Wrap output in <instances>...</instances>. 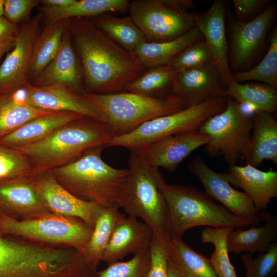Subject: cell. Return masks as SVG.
<instances>
[{"label": "cell", "instance_id": "cell-40", "mask_svg": "<svg viewBox=\"0 0 277 277\" xmlns=\"http://www.w3.org/2000/svg\"><path fill=\"white\" fill-rule=\"evenodd\" d=\"M241 259L246 269L245 277H271L277 269V243H272L256 257L245 253Z\"/></svg>", "mask_w": 277, "mask_h": 277}, {"label": "cell", "instance_id": "cell-8", "mask_svg": "<svg viewBox=\"0 0 277 277\" xmlns=\"http://www.w3.org/2000/svg\"><path fill=\"white\" fill-rule=\"evenodd\" d=\"M93 227L84 221L49 214L17 219L0 212V232L39 243L74 248L82 253Z\"/></svg>", "mask_w": 277, "mask_h": 277}, {"label": "cell", "instance_id": "cell-27", "mask_svg": "<svg viewBox=\"0 0 277 277\" xmlns=\"http://www.w3.org/2000/svg\"><path fill=\"white\" fill-rule=\"evenodd\" d=\"M203 38L198 29L194 26L174 39L161 42L146 41L133 53L145 68L165 65L183 49Z\"/></svg>", "mask_w": 277, "mask_h": 277}, {"label": "cell", "instance_id": "cell-36", "mask_svg": "<svg viewBox=\"0 0 277 277\" xmlns=\"http://www.w3.org/2000/svg\"><path fill=\"white\" fill-rule=\"evenodd\" d=\"M38 174L34 165L24 153L0 144V184L33 180Z\"/></svg>", "mask_w": 277, "mask_h": 277}, {"label": "cell", "instance_id": "cell-1", "mask_svg": "<svg viewBox=\"0 0 277 277\" xmlns=\"http://www.w3.org/2000/svg\"><path fill=\"white\" fill-rule=\"evenodd\" d=\"M68 28L80 63L85 92L124 91L145 71L132 52L111 39L91 18L70 19Z\"/></svg>", "mask_w": 277, "mask_h": 277}, {"label": "cell", "instance_id": "cell-45", "mask_svg": "<svg viewBox=\"0 0 277 277\" xmlns=\"http://www.w3.org/2000/svg\"><path fill=\"white\" fill-rule=\"evenodd\" d=\"M18 30L17 24L11 23L4 16L0 17V40L15 41Z\"/></svg>", "mask_w": 277, "mask_h": 277}, {"label": "cell", "instance_id": "cell-33", "mask_svg": "<svg viewBox=\"0 0 277 277\" xmlns=\"http://www.w3.org/2000/svg\"><path fill=\"white\" fill-rule=\"evenodd\" d=\"M169 256L185 277H217L210 259L194 251L182 239L170 240Z\"/></svg>", "mask_w": 277, "mask_h": 277}, {"label": "cell", "instance_id": "cell-29", "mask_svg": "<svg viewBox=\"0 0 277 277\" xmlns=\"http://www.w3.org/2000/svg\"><path fill=\"white\" fill-rule=\"evenodd\" d=\"M124 215L118 206L114 205L104 208L95 221L83 254L88 265L96 272L116 225Z\"/></svg>", "mask_w": 277, "mask_h": 277}, {"label": "cell", "instance_id": "cell-50", "mask_svg": "<svg viewBox=\"0 0 277 277\" xmlns=\"http://www.w3.org/2000/svg\"><path fill=\"white\" fill-rule=\"evenodd\" d=\"M4 0H0V17L3 15Z\"/></svg>", "mask_w": 277, "mask_h": 277}, {"label": "cell", "instance_id": "cell-20", "mask_svg": "<svg viewBox=\"0 0 277 277\" xmlns=\"http://www.w3.org/2000/svg\"><path fill=\"white\" fill-rule=\"evenodd\" d=\"M0 212L21 220L52 214L38 192L33 179L1 184Z\"/></svg>", "mask_w": 277, "mask_h": 277}, {"label": "cell", "instance_id": "cell-22", "mask_svg": "<svg viewBox=\"0 0 277 277\" xmlns=\"http://www.w3.org/2000/svg\"><path fill=\"white\" fill-rule=\"evenodd\" d=\"M25 101L33 107L46 111L73 112L101 121L82 94L62 87H38L30 83L25 87Z\"/></svg>", "mask_w": 277, "mask_h": 277}, {"label": "cell", "instance_id": "cell-25", "mask_svg": "<svg viewBox=\"0 0 277 277\" xmlns=\"http://www.w3.org/2000/svg\"><path fill=\"white\" fill-rule=\"evenodd\" d=\"M84 116L73 112H51L28 121L1 138L0 144L14 148L30 145L45 138L63 125Z\"/></svg>", "mask_w": 277, "mask_h": 277}, {"label": "cell", "instance_id": "cell-30", "mask_svg": "<svg viewBox=\"0 0 277 277\" xmlns=\"http://www.w3.org/2000/svg\"><path fill=\"white\" fill-rule=\"evenodd\" d=\"M69 19L46 24L35 40L29 70L30 80L36 77L56 54Z\"/></svg>", "mask_w": 277, "mask_h": 277}, {"label": "cell", "instance_id": "cell-5", "mask_svg": "<svg viewBox=\"0 0 277 277\" xmlns=\"http://www.w3.org/2000/svg\"><path fill=\"white\" fill-rule=\"evenodd\" d=\"M82 95L99 115L112 138L183 109L181 101L172 94L153 97L125 91L109 94L85 92Z\"/></svg>", "mask_w": 277, "mask_h": 277}, {"label": "cell", "instance_id": "cell-49", "mask_svg": "<svg viewBox=\"0 0 277 277\" xmlns=\"http://www.w3.org/2000/svg\"><path fill=\"white\" fill-rule=\"evenodd\" d=\"M14 41H2L0 40V61L3 55L8 52L11 51L15 45Z\"/></svg>", "mask_w": 277, "mask_h": 277}, {"label": "cell", "instance_id": "cell-37", "mask_svg": "<svg viewBox=\"0 0 277 277\" xmlns=\"http://www.w3.org/2000/svg\"><path fill=\"white\" fill-rule=\"evenodd\" d=\"M233 81L242 82L259 81L277 88V30L273 29L269 38L268 51L261 62L253 68L232 73Z\"/></svg>", "mask_w": 277, "mask_h": 277}, {"label": "cell", "instance_id": "cell-17", "mask_svg": "<svg viewBox=\"0 0 277 277\" xmlns=\"http://www.w3.org/2000/svg\"><path fill=\"white\" fill-rule=\"evenodd\" d=\"M31 84L38 87L60 86L80 94L85 92L82 69L69 28L54 57Z\"/></svg>", "mask_w": 277, "mask_h": 277}, {"label": "cell", "instance_id": "cell-10", "mask_svg": "<svg viewBox=\"0 0 277 277\" xmlns=\"http://www.w3.org/2000/svg\"><path fill=\"white\" fill-rule=\"evenodd\" d=\"M128 9L147 42L174 39L195 26V14L174 8L166 0H134Z\"/></svg>", "mask_w": 277, "mask_h": 277}, {"label": "cell", "instance_id": "cell-7", "mask_svg": "<svg viewBox=\"0 0 277 277\" xmlns=\"http://www.w3.org/2000/svg\"><path fill=\"white\" fill-rule=\"evenodd\" d=\"M226 98H211L174 113L148 121L130 132L111 138L106 147H122L132 153L141 154L149 146L161 138L198 130L207 120L225 109Z\"/></svg>", "mask_w": 277, "mask_h": 277}, {"label": "cell", "instance_id": "cell-44", "mask_svg": "<svg viewBox=\"0 0 277 277\" xmlns=\"http://www.w3.org/2000/svg\"><path fill=\"white\" fill-rule=\"evenodd\" d=\"M13 256L7 238L0 232V277H13Z\"/></svg>", "mask_w": 277, "mask_h": 277}, {"label": "cell", "instance_id": "cell-12", "mask_svg": "<svg viewBox=\"0 0 277 277\" xmlns=\"http://www.w3.org/2000/svg\"><path fill=\"white\" fill-rule=\"evenodd\" d=\"M42 21L38 13L19 27L13 48L0 65V95L31 83L30 67Z\"/></svg>", "mask_w": 277, "mask_h": 277}, {"label": "cell", "instance_id": "cell-14", "mask_svg": "<svg viewBox=\"0 0 277 277\" xmlns=\"http://www.w3.org/2000/svg\"><path fill=\"white\" fill-rule=\"evenodd\" d=\"M33 181L48 209L56 215L77 218L93 227L105 208L68 192L56 180L51 171L38 174Z\"/></svg>", "mask_w": 277, "mask_h": 277}, {"label": "cell", "instance_id": "cell-41", "mask_svg": "<svg viewBox=\"0 0 277 277\" xmlns=\"http://www.w3.org/2000/svg\"><path fill=\"white\" fill-rule=\"evenodd\" d=\"M169 241L153 235L150 246V266L146 277H167Z\"/></svg>", "mask_w": 277, "mask_h": 277}, {"label": "cell", "instance_id": "cell-13", "mask_svg": "<svg viewBox=\"0 0 277 277\" xmlns=\"http://www.w3.org/2000/svg\"><path fill=\"white\" fill-rule=\"evenodd\" d=\"M226 89L212 62L175 73L171 93L187 108L211 98H226Z\"/></svg>", "mask_w": 277, "mask_h": 277}, {"label": "cell", "instance_id": "cell-4", "mask_svg": "<svg viewBox=\"0 0 277 277\" xmlns=\"http://www.w3.org/2000/svg\"><path fill=\"white\" fill-rule=\"evenodd\" d=\"M111 138L102 121L84 116L63 125L40 141L15 149L30 160L39 174L65 165L92 148L106 147Z\"/></svg>", "mask_w": 277, "mask_h": 277}, {"label": "cell", "instance_id": "cell-26", "mask_svg": "<svg viewBox=\"0 0 277 277\" xmlns=\"http://www.w3.org/2000/svg\"><path fill=\"white\" fill-rule=\"evenodd\" d=\"M128 0H74L63 7L42 6L39 13L46 24L74 18H94L108 12H118L128 9Z\"/></svg>", "mask_w": 277, "mask_h": 277}, {"label": "cell", "instance_id": "cell-47", "mask_svg": "<svg viewBox=\"0 0 277 277\" xmlns=\"http://www.w3.org/2000/svg\"><path fill=\"white\" fill-rule=\"evenodd\" d=\"M74 0H41L40 4L43 6L50 7H63L68 6L74 2Z\"/></svg>", "mask_w": 277, "mask_h": 277}, {"label": "cell", "instance_id": "cell-43", "mask_svg": "<svg viewBox=\"0 0 277 277\" xmlns=\"http://www.w3.org/2000/svg\"><path fill=\"white\" fill-rule=\"evenodd\" d=\"M235 18L241 22H249L259 15L267 7L268 0H233Z\"/></svg>", "mask_w": 277, "mask_h": 277}, {"label": "cell", "instance_id": "cell-21", "mask_svg": "<svg viewBox=\"0 0 277 277\" xmlns=\"http://www.w3.org/2000/svg\"><path fill=\"white\" fill-rule=\"evenodd\" d=\"M152 237V232L146 224L124 215L116 225L102 261L108 265L128 254L134 255L145 251L150 248Z\"/></svg>", "mask_w": 277, "mask_h": 277}, {"label": "cell", "instance_id": "cell-46", "mask_svg": "<svg viewBox=\"0 0 277 277\" xmlns=\"http://www.w3.org/2000/svg\"><path fill=\"white\" fill-rule=\"evenodd\" d=\"M172 6L178 9L188 11L195 7V3L192 0H166Z\"/></svg>", "mask_w": 277, "mask_h": 277}, {"label": "cell", "instance_id": "cell-9", "mask_svg": "<svg viewBox=\"0 0 277 277\" xmlns=\"http://www.w3.org/2000/svg\"><path fill=\"white\" fill-rule=\"evenodd\" d=\"M226 107L207 120L198 130L210 141L205 145L211 155H222L231 165L244 160L251 134L253 118L243 106L231 97L226 98Z\"/></svg>", "mask_w": 277, "mask_h": 277}, {"label": "cell", "instance_id": "cell-18", "mask_svg": "<svg viewBox=\"0 0 277 277\" xmlns=\"http://www.w3.org/2000/svg\"><path fill=\"white\" fill-rule=\"evenodd\" d=\"M209 141L199 130L183 132L154 142L140 154L148 164L174 172L184 160Z\"/></svg>", "mask_w": 277, "mask_h": 277}, {"label": "cell", "instance_id": "cell-3", "mask_svg": "<svg viewBox=\"0 0 277 277\" xmlns=\"http://www.w3.org/2000/svg\"><path fill=\"white\" fill-rule=\"evenodd\" d=\"M92 148L72 162L51 172L68 192L103 207L117 203L129 174L128 169L115 168L102 157L105 148Z\"/></svg>", "mask_w": 277, "mask_h": 277}, {"label": "cell", "instance_id": "cell-39", "mask_svg": "<svg viewBox=\"0 0 277 277\" xmlns=\"http://www.w3.org/2000/svg\"><path fill=\"white\" fill-rule=\"evenodd\" d=\"M212 62L211 53L203 38L183 49L167 65L176 73Z\"/></svg>", "mask_w": 277, "mask_h": 277}, {"label": "cell", "instance_id": "cell-24", "mask_svg": "<svg viewBox=\"0 0 277 277\" xmlns=\"http://www.w3.org/2000/svg\"><path fill=\"white\" fill-rule=\"evenodd\" d=\"M244 160L255 167L264 160L277 163V122L271 113H255Z\"/></svg>", "mask_w": 277, "mask_h": 277}, {"label": "cell", "instance_id": "cell-16", "mask_svg": "<svg viewBox=\"0 0 277 277\" xmlns=\"http://www.w3.org/2000/svg\"><path fill=\"white\" fill-rule=\"evenodd\" d=\"M227 10L223 1L215 0L205 12L195 14V26L209 47L226 88L233 81L225 31Z\"/></svg>", "mask_w": 277, "mask_h": 277}, {"label": "cell", "instance_id": "cell-6", "mask_svg": "<svg viewBox=\"0 0 277 277\" xmlns=\"http://www.w3.org/2000/svg\"><path fill=\"white\" fill-rule=\"evenodd\" d=\"M129 174L117 205L128 216L146 224L153 235L169 239L168 209L161 191L164 181L159 168L131 152Z\"/></svg>", "mask_w": 277, "mask_h": 277}, {"label": "cell", "instance_id": "cell-2", "mask_svg": "<svg viewBox=\"0 0 277 277\" xmlns=\"http://www.w3.org/2000/svg\"><path fill=\"white\" fill-rule=\"evenodd\" d=\"M161 189L168 209V231L170 240L182 239L191 228H246L258 225L259 216H237L222 205L214 202L200 189L192 186L170 184L165 182Z\"/></svg>", "mask_w": 277, "mask_h": 277}, {"label": "cell", "instance_id": "cell-19", "mask_svg": "<svg viewBox=\"0 0 277 277\" xmlns=\"http://www.w3.org/2000/svg\"><path fill=\"white\" fill-rule=\"evenodd\" d=\"M229 183L242 189L258 212L265 211L277 197V172L263 171L249 164L229 166L225 173Z\"/></svg>", "mask_w": 277, "mask_h": 277}, {"label": "cell", "instance_id": "cell-32", "mask_svg": "<svg viewBox=\"0 0 277 277\" xmlns=\"http://www.w3.org/2000/svg\"><path fill=\"white\" fill-rule=\"evenodd\" d=\"M91 19L108 37L129 52L133 53L147 41L130 16L120 17L106 13Z\"/></svg>", "mask_w": 277, "mask_h": 277}, {"label": "cell", "instance_id": "cell-48", "mask_svg": "<svg viewBox=\"0 0 277 277\" xmlns=\"http://www.w3.org/2000/svg\"><path fill=\"white\" fill-rule=\"evenodd\" d=\"M167 277H185L173 263L169 256L167 264Z\"/></svg>", "mask_w": 277, "mask_h": 277}, {"label": "cell", "instance_id": "cell-15", "mask_svg": "<svg viewBox=\"0 0 277 277\" xmlns=\"http://www.w3.org/2000/svg\"><path fill=\"white\" fill-rule=\"evenodd\" d=\"M188 168L202 184L205 193L220 202L232 214L244 218L258 216V211L248 196L232 187L225 173L212 170L201 156L193 157L188 164Z\"/></svg>", "mask_w": 277, "mask_h": 277}, {"label": "cell", "instance_id": "cell-31", "mask_svg": "<svg viewBox=\"0 0 277 277\" xmlns=\"http://www.w3.org/2000/svg\"><path fill=\"white\" fill-rule=\"evenodd\" d=\"M227 96L254 111L273 113L277 110V88L265 83L242 84L233 81L226 87Z\"/></svg>", "mask_w": 277, "mask_h": 277}, {"label": "cell", "instance_id": "cell-35", "mask_svg": "<svg viewBox=\"0 0 277 277\" xmlns=\"http://www.w3.org/2000/svg\"><path fill=\"white\" fill-rule=\"evenodd\" d=\"M233 229L228 227H207L201 232V242L211 243L214 246V250L209 259L217 277H237L227 247L228 235Z\"/></svg>", "mask_w": 277, "mask_h": 277}, {"label": "cell", "instance_id": "cell-28", "mask_svg": "<svg viewBox=\"0 0 277 277\" xmlns=\"http://www.w3.org/2000/svg\"><path fill=\"white\" fill-rule=\"evenodd\" d=\"M24 88L0 95V138L16 130L28 121L50 112L27 104Z\"/></svg>", "mask_w": 277, "mask_h": 277}, {"label": "cell", "instance_id": "cell-11", "mask_svg": "<svg viewBox=\"0 0 277 277\" xmlns=\"http://www.w3.org/2000/svg\"><path fill=\"white\" fill-rule=\"evenodd\" d=\"M229 20L228 57L231 69L244 71L261 52L277 15L274 4L268 5L255 18L247 22L237 21L227 11Z\"/></svg>", "mask_w": 277, "mask_h": 277}, {"label": "cell", "instance_id": "cell-42", "mask_svg": "<svg viewBox=\"0 0 277 277\" xmlns=\"http://www.w3.org/2000/svg\"><path fill=\"white\" fill-rule=\"evenodd\" d=\"M39 4L38 0H4V17L15 24L26 21Z\"/></svg>", "mask_w": 277, "mask_h": 277}, {"label": "cell", "instance_id": "cell-38", "mask_svg": "<svg viewBox=\"0 0 277 277\" xmlns=\"http://www.w3.org/2000/svg\"><path fill=\"white\" fill-rule=\"evenodd\" d=\"M150 262L149 248L128 261L108 264L105 269L97 271L95 277H146Z\"/></svg>", "mask_w": 277, "mask_h": 277}, {"label": "cell", "instance_id": "cell-23", "mask_svg": "<svg viewBox=\"0 0 277 277\" xmlns=\"http://www.w3.org/2000/svg\"><path fill=\"white\" fill-rule=\"evenodd\" d=\"M258 216L264 222L260 226H252L248 229L234 228L228 234L227 247L229 253H263L277 241V216L267 211L258 212Z\"/></svg>", "mask_w": 277, "mask_h": 277}, {"label": "cell", "instance_id": "cell-34", "mask_svg": "<svg viewBox=\"0 0 277 277\" xmlns=\"http://www.w3.org/2000/svg\"><path fill=\"white\" fill-rule=\"evenodd\" d=\"M174 76L167 65L148 68L128 84L125 91L153 97L169 95L172 94Z\"/></svg>", "mask_w": 277, "mask_h": 277}]
</instances>
